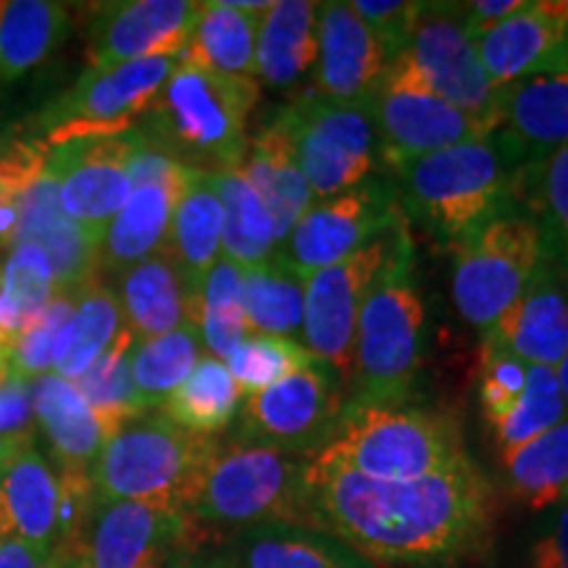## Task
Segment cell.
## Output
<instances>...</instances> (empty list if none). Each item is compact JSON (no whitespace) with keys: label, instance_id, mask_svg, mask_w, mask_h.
I'll use <instances>...</instances> for the list:
<instances>
[{"label":"cell","instance_id":"obj_38","mask_svg":"<svg viewBox=\"0 0 568 568\" xmlns=\"http://www.w3.org/2000/svg\"><path fill=\"white\" fill-rule=\"evenodd\" d=\"M508 495L531 510L552 508L568 489V416L503 458Z\"/></svg>","mask_w":568,"mask_h":568},{"label":"cell","instance_id":"obj_56","mask_svg":"<svg viewBox=\"0 0 568 568\" xmlns=\"http://www.w3.org/2000/svg\"><path fill=\"white\" fill-rule=\"evenodd\" d=\"M556 376H558V385H560V395H564V403L568 410V353L564 355V361L556 366Z\"/></svg>","mask_w":568,"mask_h":568},{"label":"cell","instance_id":"obj_41","mask_svg":"<svg viewBox=\"0 0 568 568\" xmlns=\"http://www.w3.org/2000/svg\"><path fill=\"white\" fill-rule=\"evenodd\" d=\"M193 322L201 329L209 355L222 361L251 335L243 305V266L224 255L211 266L197 287Z\"/></svg>","mask_w":568,"mask_h":568},{"label":"cell","instance_id":"obj_32","mask_svg":"<svg viewBox=\"0 0 568 568\" xmlns=\"http://www.w3.org/2000/svg\"><path fill=\"white\" fill-rule=\"evenodd\" d=\"M180 195L161 184H134L124 209L103 234L101 268L122 274L138 261L163 251Z\"/></svg>","mask_w":568,"mask_h":568},{"label":"cell","instance_id":"obj_34","mask_svg":"<svg viewBox=\"0 0 568 568\" xmlns=\"http://www.w3.org/2000/svg\"><path fill=\"white\" fill-rule=\"evenodd\" d=\"M71 13L53 0H0V84L19 80L67 40Z\"/></svg>","mask_w":568,"mask_h":568},{"label":"cell","instance_id":"obj_3","mask_svg":"<svg viewBox=\"0 0 568 568\" xmlns=\"http://www.w3.org/2000/svg\"><path fill=\"white\" fill-rule=\"evenodd\" d=\"M258 82L224 77L195 63H176L138 130L153 145L197 172H234L247 153V119Z\"/></svg>","mask_w":568,"mask_h":568},{"label":"cell","instance_id":"obj_6","mask_svg":"<svg viewBox=\"0 0 568 568\" xmlns=\"http://www.w3.org/2000/svg\"><path fill=\"white\" fill-rule=\"evenodd\" d=\"M219 443V437L174 424L161 410L134 418L103 445L90 468L95 508L109 503H153L187 514Z\"/></svg>","mask_w":568,"mask_h":568},{"label":"cell","instance_id":"obj_43","mask_svg":"<svg viewBox=\"0 0 568 568\" xmlns=\"http://www.w3.org/2000/svg\"><path fill=\"white\" fill-rule=\"evenodd\" d=\"M518 203L535 216L545 258L568 268V145L527 163Z\"/></svg>","mask_w":568,"mask_h":568},{"label":"cell","instance_id":"obj_7","mask_svg":"<svg viewBox=\"0 0 568 568\" xmlns=\"http://www.w3.org/2000/svg\"><path fill=\"white\" fill-rule=\"evenodd\" d=\"M308 458L230 439L219 443L187 506L195 527L243 531L261 524L305 527Z\"/></svg>","mask_w":568,"mask_h":568},{"label":"cell","instance_id":"obj_16","mask_svg":"<svg viewBox=\"0 0 568 568\" xmlns=\"http://www.w3.org/2000/svg\"><path fill=\"white\" fill-rule=\"evenodd\" d=\"M397 59L426 90L471 113L489 130H500L503 90L481 67L477 42L460 24L458 3H426L414 38Z\"/></svg>","mask_w":568,"mask_h":568},{"label":"cell","instance_id":"obj_58","mask_svg":"<svg viewBox=\"0 0 568 568\" xmlns=\"http://www.w3.org/2000/svg\"><path fill=\"white\" fill-rule=\"evenodd\" d=\"M3 364H11V339L0 329V366Z\"/></svg>","mask_w":568,"mask_h":568},{"label":"cell","instance_id":"obj_31","mask_svg":"<svg viewBox=\"0 0 568 568\" xmlns=\"http://www.w3.org/2000/svg\"><path fill=\"white\" fill-rule=\"evenodd\" d=\"M264 13L237 9L232 0L201 3L182 61L224 77L255 80V40Z\"/></svg>","mask_w":568,"mask_h":568},{"label":"cell","instance_id":"obj_46","mask_svg":"<svg viewBox=\"0 0 568 568\" xmlns=\"http://www.w3.org/2000/svg\"><path fill=\"white\" fill-rule=\"evenodd\" d=\"M80 290H55L40 322L30 326L24 335H19L17 339H13L11 343V368L19 376L34 382V379H40V376L51 374L55 343H59L61 329L67 326L71 311H74Z\"/></svg>","mask_w":568,"mask_h":568},{"label":"cell","instance_id":"obj_33","mask_svg":"<svg viewBox=\"0 0 568 568\" xmlns=\"http://www.w3.org/2000/svg\"><path fill=\"white\" fill-rule=\"evenodd\" d=\"M122 329L124 314L116 290L95 276L80 290L74 311L61 329L53 353V374H59L61 379L77 382L109 351V345Z\"/></svg>","mask_w":568,"mask_h":568},{"label":"cell","instance_id":"obj_45","mask_svg":"<svg viewBox=\"0 0 568 568\" xmlns=\"http://www.w3.org/2000/svg\"><path fill=\"white\" fill-rule=\"evenodd\" d=\"M316 355L308 347L287 337L247 335L234 351L226 355L224 364L230 368L240 393L245 397L264 393L290 374L316 364Z\"/></svg>","mask_w":568,"mask_h":568},{"label":"cell","instance_id":"obj_61","mask_svg":"<svg viewBox=\"0 0 568 568\" xmlns=\"http://www.w3.org/2000/svg\"><path fill=\"white\" fill-rule=\"evenodd\" d=\"M9 372H11V364H3V366H0V382L6 379V374H9Z\"/></svg>","mask_w":568,"mask_h":568},{"label":"cell","instance_id":"obj_54","mask_svg":"<svg viewBox=\"0 0 568 568\" xmlns=\"http://www.w3.org/2000/svg\"><path fill=\"white\" fill-rule=\"evenodd\" d=\"M172 568H240L230 552H197L190 550L174 560Z\"/></svg>","mask_w":568,"mask_h":568},{"label":"cell","instance_id":"obj_39","mask_svg":"<svg viewBox=\"0 0 568 568\" xmlns=\"http://www.w3.org/2000/svg\"><path fill=\"white\" fill-rule=\"evenodd\" d=\"M201 351L203 339L195 322H184L161 337L138 339L130 366L142 403L151 410L161 408L201 361Z\"/></svg>","mask_w":568,"mask_h":568},{"label":"cell","instance_id":"obj_55","mask_svg":"<svg viewBox=\"0 0 568 568\" xmlns=\"http://www.w3.org/2000/svg\"><path fill=\"white\" fill-rule=\"evenodd\" d=\"M24 445H30V443H17V439L0 437V468L9 464V460H11L13 456H17V453H19Z\"/></svg>","mask_w":568,"mask_h":568},{"label":"cell","instance_id":"obj_40","mask_svg":"<svg viewBox=\"0 0 568 568\" xmlns=\"http://www.w3.org/2000/svg\"><path fill=\"white\" fill-rule=\"evenodd\" d=\"M134 343L138 339H134V335L124 324V329L109 345V351L74 382L77 389H80L88 406L92 408V414L101 418L105 429L111 432V437L122 426L134 422V418L151 414V408L142 403L138 387L132 382L130 358Z\"/></svg>","mask_w":568,"mask_h":568},{"label":"cell","instance_id":"obj_35","mask_svg":"<svg viewBox=\"0 0 568 568\" xmlns=\"http://www.w3.org/2000/svg\"><path fill=\"white\" fill-rule=\"evenodd\" d=\"M243 393L222 358L201 355L193 372L163 403V416L197 435L219 437L243 410Z\"/></svg>","mask_w":568,"mask_h":568},{"label":"cell","instance_id":"obj_4","mask_svg":"<svg viewBox=\"0 0 568 568\" xmlns=\"http://www.w3.org/2000/svg\"><path fill=\"white\" fill-rule=\"evenodd\" d=\"M424 351L426 301L416 276L414 240L406 232L361 305L345 406L408 400Z\"/></svg>","mask_w":568,"mask_h":568},{"label":"cell","instance_id":"obj_17","mask_svg":"<svg viewBox=\"0 0 568 568\" xmlns=\"http://www.w3.org/2000/svg\"><path fill=\"white\" fill-rule=\"evenodd\" d=\"M134 145L138 130L48 148L45 166L59 184L63 211L98 237H103L132 193L130 161Z\"/></svg>","mask_w":568,"mask_h":568},{"label":"cell","instance_id":"obj_8","mask_svg":"<svg viewBox=\"0 0 568 568\" xmlns=\"http://www.w3.org/2000/svg\"><path fill=\"white\" fill-rule=\"evenodd\" d=\"M453 251V303L468 326L487 335L542 264V234L521 203L466 232Z\"/></svg>","mask_w":568,"mask_h":568},{"label":"cell","instance_id":"obj_52","mask_svg":"<svg viewBox=\"0 0 568 568\" xmlns=\"http://www.w3.org/2000/svg\"><path fill=\"white\" fill-rule=\"evenodd\" d=\"M0 568H61V558L55 550L9 537L0 545Z\"/></svg>","mask_w":568,"mask_h":568},{"label":"cell","instance_id":"obj_22","mask_svg":"<svg viewBox=\"0 0 568 568\" xmlns=\"http://www.w3.org/2000/svg\"><path fill=\"white\" fill-rule=\"evenodd\" d=\"M477 53L497 90L539 74L568 69V24L542 9V0L524 6L514 17L477 40Z\"/></svg>","mask_w":568,"mask_h":568},{"label":"cell","instance_id":"obj_53","mask_svg":"<svg viewBox=\"0 0 568 568\" xmlns=\"http://www.w3.org/2000/svg\"><path fill=\"white\" fill-rule=\"evenodd\" d=\"M17 226H19V211L17 201L9 190L0 184V247L17 245Z\"/></svg>","mask_w":568,"mask_h":568},{"label":"cell","instance_id":"obj_12","mask_svg":"<svg viewBox=\"0 0 568 568\" xmlns=\"http://www.w3.org/2000/svg\"><path fill=\"white\" fill-rule=\"evenodd\" d=\"M343 376L322 358L264 393L247 395L234 439L314 458L345 408Z\"/></svg>","mask_w":568,"mask_h":568},{"label":"cell","instance_id":"obj_20","mask_svg":"<svg viewBox=\"0 0 568 568\" xmlns=\"http://www.w3.org/2000/svg\"><path fill=\"white\" fill-rule=\"evenodd\" d=\"M316 40L314 95L366 109L389 67V55L376 34L355 17L351 3L326 0L318 3Z\"/></svg>","mask_w":568,"mask_h":568},{"label":"cell","instance_id":"obj_24","mask_svg":"<svg viewBox=\"0 0 568 568\" xmlns=\"http://www.w3.org/2000/svg\"><path fill=\"white\" fill-rule=\"evenodd\" d=\"M224 237V205L213 174L193 169L184 184L180 201L174 205L172 226H169L166 253L180 268L184 287L190 295V322L197 287L211 266L222 258Z\"/></svg>","mask_w":568,"mask_h":568},{"label":"cell","instance_id":"obj_26","mask_svg":"<svg viewBox=\"0 0 568 568\" xmlns=\"http://www.w3.org/2000/svg\"><path fill=\"white\" fill-rule=\"evenodd\" d=\"M234 172L251 184L266 203V209L272 211L280 243L301 222L303 213L314 205V195L297 166L293 142H290L287 126L282 124L280 113H274L261 126V132L247 142L245 159Z\"/></svg>","mask_w":568,"mask_h":568},{"label":"cell","instance_id":"obj_2","mask_svg":"<svg viewBox=\"0 0 568 568\" xmlns=\"http://www.w3.org/2000/svg\"><path fill=\"white\" fill-rule=\"evenodd\" d=\"M527 163L514 138L495 130L387 174L395 182L403 216L435 234L439 243L456 245L474 226L518 203Z\"/></svg>","mask_w":568,"mask_h":568},{"label":"cell","instance_id":"obj_44","mask_svg":"<svg viewBox=\"0 0 568 568\" xmlns=\"http://www.w3.org/2000/svg\"><path fill=\"white\" fill-rule=\"evenodd\" d=\"M568 416L556 368L529 366L527 387L510 414L500 424L493 426L495 445L500 450V460L514 456L518 447L537 439L552 426H558Z\"/></svg>","mask_w":568,"mask_h":568},{"label":"cell","instance_id":"obj_18","mask_svg":"<svg viewBox=\"0 0 568 568\" xmlns=\"http://www.w3.org/2000/svg\"><path fill=\"white\" fill-rule=\"evenodd\" d=\"M197 527L187 514L153 503H109L92 514L84 568H172L195 550Z\"/></svg>","mask_w":568,"mask_h":568},{"label":"cell","instance_id":"obj_14","mask_svg":"<svg viewBox=\"0 0 568 568\" xmlns=\"http://www.w3.org/2000/svg\"><path fill=\"white\" fill-rule=\"evenodd\" d=\"M406 232L408 219L400 216L385 234L345 261L305 276V347L347 382L353 374V343L361 305Z\"/></svg>","mask_w":568,"mask_h":568},{"label":"cell","instance_id":"obj_23","mask_svg":"<svg viewBox=\"0 0 568 568\" xmlns=\"http://www.w3.org/2000/svg\"><path fill=\"white\" fill-rule=\"evenodd\" d=\"M32 397L34 424L48 439L55 471H90L111 432L92 414L74 382L51 372L32 382Z\"/></svg>","mask_w":568,"mask_h":568},{"label":"cell","instance_id":"obj_10","mask_svg":"<svg viewBox=\"0 0 568 568\" xmlns=\"http://www.w3.org/2000/svg\"><path fill=\"white\" fill-rule=\"evenodd\" d=\"M276 113L287 126L314 203L343 195L385 172L366 109L329 103L308 92Z\"/></svg>","mask_w":568,"mask_h":568},{"label":"cell","instance_id":"obj_60","mask_svg":"<svg viewBox=\"0 0 568 568\" xmlns=\"http://www.w3.org/2000/svg\"><path fill=\"white\" fill-rule=\"evenodd\" d=\"M9 539V535H6V521H3V510H0V545Z\"/></svg>","mask_w":568,"mask_h":568},{"label":"cell","instance_id":"obj_37","mask_svg":"<svg viewBox=\"0 0 568 568\" xmlns=\"http://www.w3.org/2000/svg\"><path fill=\"white\" fill-rule=\"evenodd\" d=\"M213 180L224 205V258L243 268L272 261L280 247V234L266 203L237 172L213 174Z\"/></svg>","mask_w":568,"mask_h":568},{"label":"cell","instance_id":"obj_15","mask_svg":"<svg viewBox=\"0 0 568 568\" xmlns=\"http://www.w3.org/2000/svg\"><path fill=\"white\" fill-rule=\"evenodd\" d=\"M400 216L393 176L382 172L355 190L311 205L276 247V258L305 280L361 251Z\"/></svg>","mask_w":568,"mask_h":568},{"label":"cell","instance_id":"obj_62","mask_svg":"<svg viewBox=\"0 0 568 568\" xmlns=\"http://www.w3.org/2000/svg\"><path fill=\"white\" fill-rule=\"evenodd\" d=\"M59 558H61V568H69V558L61 556V552H59Z\"/></svg>","mask_w":568,"mask_h":568},{"label":"cell","instance_id":"obj_25","mask_svg":"<svg viewBox=\"0 0 568 568\" xmlns=\"http://www.w3.org/2000/svg\"><path fill=\"white\" fill-rule=\"evenodd\" d=\"M0 510L6 535L55 550L59 545V471L38 453L34 443L24 445L0 468Z\"/></svg>","mask_w":568,"mask_h":568},{"label":"cell","instance_id":"obj_28","mask_svg":"<svg viewBox=\"0 0 568 568\" xmlns=\"http://www.w3.org/2000/svg\"><path fill=\"white\" fill-rule=\"evenodd\" d=\"M226 552L240 568H376L343 539L297 524H261L237 531Z\"/></svg>","mask_w":568,"mask_h":568},{"label":"cell","instance_id":"obj_63","mask_svg":"<svg viewBox=\"0 0 568 568\" xmlns=\"http://www.w3.org/2000/svg\"><path fill=\"white\" fill-rule=\"evenodd\" d=\"M0 272H3V266H0Z\"/></svg>","mask_w":568,"mask_h":568},{"label":"cell","instance_id":"obj_49","mask_svg":"<svg viewBox=\"0 0 568 568\" xmlns=\"http://www.w3.org/2000/svg\"><path fill=\"white\" fill-rule=\"evenodd\" d=\"M34 397L32 382L9 372L0 382V437L17 443H34Z\"/></svg>","mask_w":568,"mask_h":568},{"label":"cell","instance_id":"obj_48","mask_svg":"<svg viewBox=\"0 0 568 568\" xmlns=\"http://www.w3.org/2000/svg\"><path fill=\"white\" fill-rule=\"evenodd\" d=\"M424 6L422 0H353L351 9L376 34L393 61L408 48Z\"/></svg>","mask_w":568,"mask_h":568},{"label":"cell","instance_id":"obj_42","mask_svg":"<svg viewBox=\"0 0 568 568\" xmlns=\"http://www.w3.org/2000/svg\"><path fill=\"white\" fill-rule=\"evenodd\" d=\"M53 293L55 280L48 255L34 245H13L0 272V329L11 343L40 322Z\"/></svg>","mask_w":568,"mask_h":568},{"label":"cell","instance_id":"obj_47","mask_svg":"<svg viewBox=\"0 0 568 568\" xmlns=\"http://www.w3.org/2000/svg\"><path fill=\"white\" fill-rule=\"evenodd\" d=\"M529 364L508 353L506 347L481 337L479 353V400L481 414H485L489 429L497 426L510 414L516 400L527 387Z\"/></svg>","mask_w":568,"mask_h":568},{"label":"cell","instance_id":"obj_27","mask_svg":"<svg viewBox=\"0 0 568 568\" xmlns=\"http://www.w3.org/2000/svg\"><path fill=\"white\" fill-rule=\"evenodd\" d=\"M500 130L537 163L568 145V69L503 88Z\"/></svg>","mask_w":568,"mask_h":568},{"label":"cell","instance_id":"obj_21","mask_svg":"<svg viewBox=\"0 0 568 568\" xmlns=\"http://www.w3.org/2000/svg\"><path fill=\"white\" fill-rule=\"evenodd\" d=\"M481 337L524 364L556 368L568 353V268L542 258L524 293Z\"/></svg>","mask_w":568,"mask_h":568},{"label":"cell","instance_id":"obj_36","mask_svg":"<svg viewBox=\"0 0 568 568\" xmlns=\"http://www.w3.org/2000/svg\"><path fill=\"white\" fill-rule=\"evenodd\" d=\"M243 305L251 335L293 339L303 332L305 280L280 258L243 268Z\"/></svg>","mask_w":568,"mask_h":568},{"label":"cell","instance_id":"obj_57","mask_svg":"<svg viewBox=\"0 0 568 568\" xmlns=\"http://www.w3.org/2000/svg\"><path fill=\"white\" fill-rule=\"evenodd\" d=\"M542 9L550 11L552 17L564 19L568 24V0H542Z\"/></svg>","mask_w":568,"mask_h":568},{"label":"cell","instance_id":"obj_59","mask_svg":"<svg viewBox=\"0 0 568 568\" xmlns=\"http://www.w3.org/2000/svg\"><path fill=\"white\" fill-rule=\"evenodd\" d=\"M61 556H67V558H69V568H84V558H82V552H80V556H69V552H61Z\"/></svg>","mask_w":568,"mask_h":568},{"label":"cell","instance_id":"obj_11","mask_svg":"<svg viewBox=\"0 0 568 568\" xmlns=\"http://www.w3.org/2000/svg\"><path fill=\"white\" fill-rule=\"evenodd\" d=\"M176 63V55H163L88 69L61 98L34 116V124L45 132V138L38 140L45 148H55L71 140L111 138L134 130Z\"/></svg>","mask_w":568,"mask_h":568},{"label":"cell","instance_id":"obj_5","mask_svg":"<svg viewBox=\"0 0 568 568\" xmlns=\"http://www.w3.org/2000/svg\"><path fill=\"white\" fill-rule=\"evenodd\" d=\"M468 458L456 416L414 403L345 406L314 464L379 481L429 477Z\"/></svg>","mask_w":568,"mask_h":568},{"label":"cell","instance_id":"obj_9","mask_svg":"<svg viewBox=\"0 0 568 568\" xmlns=\"http://www.w3.org/2000/svg\"><path fill=\"white\" fill-rule=\"evenodd\" d=\"M45 155L38 138L13 142L0 155V184L17 201V245H34L48 255L55 290H80L98 276L103 237L67 216Z\"/></svg>","mask_w":568,"mask_h":568},{"label":"cell","instance_id":"obj_30","mask_svg":"<svg viewBox=\"0 0 568 568\" xmlns=\"http://www.w3.org/2000/svg\"><path fill=\"white\" fill-rule=\"evenodd\" d=\"M318 3L276 0L261 17L255 77L268 88H295L316 67Z\"/></svg>","mask_w":568,"mask_h":568},{"label":"cell","instance_id":"obj_51","mask_svg":"<svg viewBox=\"0 0 568 568\" xmlns=\"http://www.w3.org/2000/svg\"><path fill=\"white\" fill-rule=\"evenodd\" d=\"M527 3L529 0H471V3H458V17L468 38L477 42L481 34L495 30Z\"/></svg>","mask_w":568,"mask_h":568},{"label":"cell","instance_id":"obj_50","mask_svg":"<svg viewBox=\"0 0 568 568\" xmlns=\"http://www.w3.org/2000/svg\"><path fill=\"white\" fill-rule=\"evenodd\" d=\"M529 550V568H568V489Z\"/></svg>","mask_w":568,"mask_h":568},{"label":"cell","instance_id":"obj_29","mask_svg":"<svg viewBox=\"0 0 568 568\" xmlns=\"http://www.w3.org/2000/svg\"><path fill=\"white\" fill-rule=\"evenodd\" d=\"M116 295L134 339L161 337L190 322L187 287L166 247L124 268Z\"/></svg>","mask_w":568,"mask_h":568},{"label":"cell","instance_id":"obj_19","mask_svg":"<svg viewBox=\"0 0 568 568\" xmlns=\"http://www.w3.org/2000/svg\"><path fill=\"white\" fill-rule=\"evenodd\" d=\"M197 13L201 3L193 0H119L98 6L90 27V69L163 55L182 59Z\"/></svg>","mask_w":568,"mask_h":568},{"label":"cell","instance_id":"obj_13","mask_svg":"<svg viewBox=\"0 0 568 568\" xmlns=\"http://www.w3.org/2000/svg\"><path fill=\"white\" fill-rule=\"evenodd\" d=\"M366 113L379 140L385 172L495 132L471 113L426 90L400 59L389 61L379 88L368 98Z\"/></svg>","mask_w":568,"mask_h":568},{"label":"cell","instance_id":"obj_1","mask_svg":"<svg viewBox=\"0 0 568 568\" xmlns=\"http://www.w3.org/2000/svg\"><path fill=\"white\" fill-rule=\"evenodd\" d=\"M305 527L374 566L445 568L477 556L495 527V489L471 456L410 481H379L308 460Z\"/></svg>","mask_w":568,"mask_h":568}]
</instances>
